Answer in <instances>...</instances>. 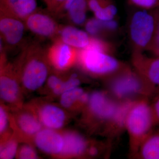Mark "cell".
<instances>
[{"instance_id":"obj_30","label":"cell","mask_w":159,"mask_h":159,"mask_svg":"<svg viewBox=\"0 0 159 159\" xmlns=\"http://www.w3.org/2000/svg\"><path fill=\"white\" fill-rule=\"evenodd\" d=\"M156 97L151 105L155 124H159V95Z\"/></svg>"},{"instance_id":"obj_13","label":"cell","mask_w":159,"mask_h":159,"mask_svg":"<svg viewBox=\"0 0 159 159\" xmlns=\"http://www.w3.org/2000/svg\"><path fill=\"white\" fill-rule=\"evenodd\" d=\"M38 10L36 0H0V12L24 21Z\"/></svg>"},{"instance_id":"obj_21","label":"cell","mask_w":159,"mask_h":159,"mask_svg":"<svg viewBox=\"0 0 159 159\" xmlns=\"http://www.w3.org/2000/svg\"><path fill=\"white\" fill-rule=\"evenodd\" d=\"M87 101V94L79 87L70 90L61 95V104L66 108H70L76 102L85 104Z\"/></svg>"},{"instance_id":"obj_20","label":"cell","mask_w":159,"mask_h":159,"mask_svg":"<svg viewBox=\"0 0 159 159\" xmlns=\"http://www.w3.org/2000/svg\"><path fill=\"white\" fill-rule=\"evenodd\" d=\"M20 129L27 134L36 135L42 129L41 121L32 114L24 113L20 115L17 119Z\"/></svg>"},{"instance_id":"obj_8","label":"cell","mask_w":159,"mask_h":159,"mask_svg":"<svg viewBox=\"0 0 159 159\" xmlns=\"http://www.w3.org/2000/svg\"><path fill=\"white\" fill-rule=\"evenodd\" d=\"M26 29L25 22L11 15L0 12L1 40L5 47H16L22 42Z\"/></svg>"},{"instance_id":"obj_29","label":"cell","mask_w":159,"mask_h":159,"mask_svg":"<svg viewBox=\"0 0 159 159\" xmlns=\"http://www.w3.org/2000/svg\"><path fill=\"white\" fill-rule=\"evenodd\" d=\"M8 123V115L6 110L1 106L0 107V133L3 134L6 131Z\"/></svg>"},{"instance_id":"obj_23","label":"cell","mask_w":159,"mask_h":159,"mask_svg":"<svg viewBox=\"0 0 159 159\" xmlns=\"http://www.w3.org/2000/svg\"><path fill=\"white\" fill-rule=\"evenodd\" d=\"M80 84L77 74H74L66 80H61L57 87L53 90V93L55 95H61L65 92L79 87Z\"/></svg>"},{"instance_id":"obj_19","label":"cell","mask_w":159,"mask_h":159,"mask_svg":"<svg viewBox=\"0 0 159 159\" xmlns=\"http://www.w3.org/2000/svg\"><path fill=\"white\" fill-rule=\"evenodd\" d=\"M89 9L88 0H75L67 11L69 19L77 25H84Z\"/></svg>"},{"instance_id":"obj_26","label":"cell","mask_w":159,"mask_h":159,"mask_svg":"<svg viewBox=\"0 0 159 159\" xmlns=\"http://www.w3.org/2000/svg\"><path fill=\"white\" fill-rule=\"evenodd\" d=\"M131 5L139 9L153 10L159 9V0H128Z\"/></svg>"},{"instance_id":"obj_11","label":"cell","mask_w":159,"mask_h":159,"mask_svg":"<svg viewBox=\"0 0 159 159\" xmlns=\"http://www.w3.org/2000/svg\"><path fill=\"white\" fill-rule=\"evenodd\" d=\"M78 53V50L58 38L54 39V43L47 51L49 63L61 71L67 70L77 61Z\"/></svg>"},{"instance_id":"obj_25","label":"cell","mask_w":159,"mask_h":159,"mask_svg":"<svg viewBox=\"0 0 159 159\" xmlns=\"http://www.w3.org/2000/svg\"><path fill=\"white\" fill-rule=\"evenodd\" d=\"M17 149V143L14 140L6 142L1 146L0 151V158L13 159L16 155Z\"/></svg>"},{"instance_id":"obj_28","label":"cell","mask_w":159,"mask_h":159,"mask_svg":"<svg viewBox=\"0 0 159 159\" xmlns=\"http://www.w3.org/2000/svg\"><path fill=\"white\" fill-rule=\"evenodd\" d=\"M19 158L21 159H34L38 158L37 153L31 146L24 145L20 148L18 154Z\"/></svg>"},{"instance_id":"obj_32","label":"cell","mask_w":159,"mask_h":159,"mask_svg":"<svg viewBox=\"0 0 159 159\" xmlns=\"http://www.w3.org/2000/svg\"><path fill=\"white\" fill-rule=\"evenodd\" d=\"M89 154L91 156H95L98 153V149L95 146H92L88 150Z\"/></svg>"},{"instance_id":"obj_7","label":"cell","mask_w":159,"mask_h":159,"mask_svg":"<svg viewBox=\"0 0 159 159\" xmlns=\"http://www.w3.org/2000/svg\"><path fill=\"white\" fill-rule=\"evenodd\" d=\"M0 96L4 102L15 104L20 100L18 75L12 65L7 63L6 52L1 53Z\"/></svg>"},{"instance_id":"obj_6","label":"cell","mask_w":159,"mask_h":159,"mask_svg":"<svg viewBox=\"0 0 159 159\" xmlns=\"http://www.w3.org/2000/svg\"><path fill=\"white\" fill-rule=\"evenodd\" d=\"M134 70L148 85L152 95H159V57H149L143 52L133 51Z\"/></svg>"},{"instance_id":"obj_24","label":"cell","mask_w":159,"mask_h":159,"mask_svg":"<svg viewBox=\"0 0 159 159\" xmlns=\"http://www.w3.org/2000/svg\"><path fill=\"white\" fill-rule=\"evenodd\" d=\"M156 24L153 38L147 51L155 57H159V9H155Z\"/></svg>"},{"instance_id":"obj_10","label":"cell","mask_w":159,"mask_h":159,"mask_svg":"<svg viewBox=\"0 0 159 159\" xmlns=\"http://www.w3.org/2000/svg\"><path fill=\"white\" fill-rule=\"evenodd\" d=\"M89 108L95 117L108 123V127L116 115L120 102H117L104 93L94 92L89 96Z\"/></svg>"},{"instance_id":"obj_12","label":"cell","mask_w":159,"mask_h":159,"mask_svg":"<svg viewBox=\"0 0 159 159\" xmlns=\"http://www.w3.org/2000/svg\"><path fill=\"white\" fill-rule=\"evenodd\" d=\"M34 141L38 148L50 154L61 153L64 144L63 136L49 128L39 131L35 135Z\"/></svg>"},{"instance_id":"obj_1","label":"cell","mask_w":159,"mask_h":159,"mask_svg":"<svg viewBox=\"0 0 159 159\" xmlns=\"http://www.w3.org/2000/svg\"><path fill=\"white\" fill-rule=\"evenodd\" d=\"M113 51L110 44L92 36L89 45L78 50L77 61L84 70L91 75L110 77L125 67L112 56Z\"/></svg>"},{"instance_id":"obj_16","label":"cell","mask_w":159,"mask_h":159,"mask_svg":"<svg viewBox=\"0 0 159 159\" xmlns=\"http://www.w3.org/2000/svg\"><path fill=\"white\" fill-rule=\"evenodd\" d=\"M84 25L86 31L89 35L97 38L114 34L119 27L116 20L102 21L95 17L87 20Z\"/></svg>"},{"instance_id":"obj_3","label":"cell","mask_w":159,"mask_h":159,"mask_svg":"<svg viewBox=\"0 0 159 159\" xmlns=\"http://www.w3.org/2000/svg\"><path fill=\"white\" fill-rule=\"evenodd\" d=\"M155 124L151 105L145 99L133 101L129 109L125 127L128 131L130 147L137 153L144 139L152 132Z\"/></svg>"},{"instance_id":"obj_18","label":"cell","mask_w":159,"mask_h":159,"mask_svg":"<svg viewBox=\"0 0 159 159\" xmlns=\"http://www.w3.org/2000/svg\"><path fill=\"white\" fill-rule=\"evenodd\" d=\"M144 159H159V131L151 133L139 146L137 152Z\"/></svg>"},{"instance_id":"obj_14","label":"cell","mask_w":159,"mask_h":159,"mask_svg":"<svg viewBox=\"0 0 159 159\" xmlns=\"http://www.w3.org/2000/svg\"><path fill=\"white\" fill-rule=\"evenodd\" d=\"M63 42L77 50L87 48L92 36L86 32L72 26H60L58 36Z\"/></svg>"},{"instance_id":"obj_31","label":"cell","mask_w":159,"mask_h":159,"mask_svg":"<svg viewBox=\"0 0 159 159\" xmlns=\"http://www.w3.org/2000/svg\"><path fill=\"white\" fill-rule=\"evenodd\" d=\"M75 1V0H66L64 4L63 7L62 13L64 11L67 12L68 9L70 8L72 3L74 2Z\"/></svg>"},{"instance_id":"obj_17","label":"cell","mask_w":159,"mask_h":159,"mask_svg":"<svg viewBox=\"0 0 159 159\" xmlns=\"http://www.w3.org/2000/svg\"><path fill=\"white\" fill-rule=\"evenodd\" d=\"M64 141L61 154L70 156H79L84 153L86 149V141L79 134L67 133L63 136Z\"/></svg>"},{"instance_id":"obj_4","label":"cell","mask_w":159,"mask_h":159,"mask_svg":"<svg viewBox=\"0 0 159 159\" xmlns=\"http://www.w3.org/2000/svg\"><path fill=\"white\" fill-rule=\"evenodd\" d=\"M108 89L114 97L121 102L134 101L137 97L151 96L145 80L134 70L125 66L110 77Z\"/></svg>"},{"instance_id":"obj_22","label":"cell","mask_w":159,"mask_h":159,"mask_svg":"<svg viewBox=\"0 0 159 159\" xmlns=\"http://www.w3.org/2000/svg\"><path fill=\"white\" fill-rule=\"evenodd\" d=\"M117 13L116 7L111 0H107L99 10L94 12L95 17L102 21L114 19Z\"/></svg>"},{"instance_id":"obj_2","label":"cell","mask_w":159,"mask_h":159,"mask_svg":"<svg viewBox=\"0 0 159 159\" xmlns=\"http://www.w3.org/2000/svg\"><path fill=\"white\" fill-rule=\"evenodd\" d=\"M49 63L47 51L38 44L31 43L23 47L16 69L26 89L35 91L43 85L48 77Z\"/></svg>"},{"instance_id":"obj_9","label":"cell","mask_w":159,"mask_h":159,"mask_svg":"<svg viewBox=\"0 0 159 159\" xmlns=\"http://www.w3.org/2000/svg\"><path fill=\"white\" fill-rule=\"evenodd\" d=\"M26 29L40 37L55 39L60 26L51 15L38 10L24 21Z\"/></svg>"},{"instance_id":"obj_5","label":"cell","mask_w":159,"mask_h":159,"mask_svg":"<svg viewBox=\"0 0 159 159\" xmlns=\"http://www.w3.org/2000/svg\"><path fill=\"white\" fill-rule=\"evenodd\" d=\"M154 10L139 9L130 16L128 33L133 51L143 52L149 48L155 30Z\"/></svg>"},{"instance_id":"obj_15","label":"cell","mask_w":159,"mask_h":159,"mask_svg":"<svg viewBox=\"0 0 159 159\" xmlns=\"http://www.w3.org/2000/svg\"><path fill=\"white\" fill-rule=\"evenodd\" d=\"M40 121L48 128L58 129L62 127L66 116L61 108L52 104L43 106L39 112Z\"/></svg>"},{"instance_id":"obj_27","label":"cell","mask_w":159,"mask_h":159,"mask_svg":"<svg viewBox=\"0 0 159 159\" xmlns=\"http://www.w3.org/2000/svg\"><path fill=\"white\" fill-rule=\"evenodd\" d=\"M66 0H44L48 11L51 14L59 15L62 13Z\"/></svg>"}]
</instances>
